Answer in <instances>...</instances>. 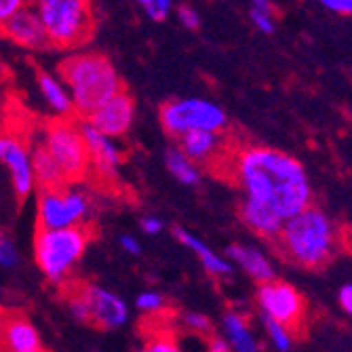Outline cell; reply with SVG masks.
Returning a JSON list of instances; mask_svg holds the SVG:
<instances>
[{
  "label": "cell",
  "mask_w": 352,
  "mask_h": 352,
  "mask_svg": "<svg viewBox=\"0 0 352 352\" xmlns=\"http://www.w3.org/2000/svg\"><path fill=\"white\" fill-rule=\"evenodd\" d=\"M251 19H253L255 25H258V30L264 32V34H272V32H274V19H272L270 11L253 7L251 9Z\"/></svg>",
  "instance_id": "26"
},
{
  "label": "cell",
  "mask_w": 352,
  "mask_h": 352,
  "mask_svg": "<svg viewBox=\"0 0 352 352\" xmlns=\"http://www.w3.org/2000/svg\"><path fill=\"white\" fill-rule=\"evenodd\" d=\"M171 340L167 338H158V340H152V344H146V350L150 352H177L179 346L177 344H169Z\"/></svg>",
  "instance_id": "32"
},
{
  "label": "cell",
  "mask_w": 352,
  "mask_h": 352,
  "mask_svg": "<svg viewBox=\"0 0 352 352\" xmlns=\"http://www.w3.org/2000/svg\"><path fill=\"white\" fill-rule=\"evenodd\" d=\"M70 312H72V316L76 318V321H80V323H91V310H89V304H87V300L80 296V292L70 300Z\"/></svg>",
  "instance_id": "27"
},
{
  "label": "cell",
  "mask_w": 352,
  "mask_h": 352,
  "mask_svg": "<svg viewBox=\"0 0 352 352\" xmlns=\"http://www.w3.org/2000/svg\"><path fill=\"white\" fill-rule=\"evenodd\" d=\"M135 306L142 312H158V310H163V306H165V298L161 294H156V292H144L142 296H138Z\"/></svg>",
  "instance_id": "24"
},
{
  "label": "cell",
  "mask_w": 352,
  "mask_h": 352,
  "mask_svg": "<svg viewBox=\"0 0 352 352\" xmlns=\"http://www.w3.org/2000/svg\"><path fill=\"white\" fill-rule=\"evenodd\" d=\"M144 9L150 15V19L165 21L169 17V13H171V0H150Z\"/></svg>",
  "instance_id": "25"
},
{
  "label": "cell",
  "mask_w": 352,
  "mask_h": 352,
  "mask_svg": "<svg viewBox=\"0 0 352 352\" xmlns=\"http://www.w3.org/2000/svg\"><path fill=\"white\" fill-rule=\"evenodd\" d=\"M321 3L340 15H352V0H321Z\"/></svg>",
  "instance_id": "31"
},
{
  "label": "cell",
  "mask_w": 352,
  "mask_h": 352,
  "mask_svg": "<svg viewBox=\"0 0 352 352\" xmlns=\"http://www.w3.org/2000/svg\"><path fill=\"white\" fill-rule=\"evenodd\" d=\"M34 9L55 49H72L89 41L93 32L89 0H34Z\"/></svg>",
  "instance_id": "5"
},
{
  "label": "cell",
  "mask_w": 352,
  "mask_h": 352,
  "mask_svg": "<svg viewBox=\"0 0 352 352\" xmlns=\"http://www.w3.org/2000/svg\"><path fill=\"white\" fill-rule=\"evenodd\" d=\"M32 163H34V177L36 186L41 190H51V188H61L68 184V177L63 173L61 165L57 163V158L51 154L47 144L38 146L32 152Z\"/></svg>",
  "instance_id": "18"
},
{
  "label": "cell",
  "mask_w": 352,
  "mask_h": 352,
  "mask_svg": "<svg viewBox=\"0 0 352 352\" xmlns=\"http://www.w3.org/2000/svg\"><path fill=\"white\" fill-rule=\"evenodd\" d=\"M0 264H3V268H13L17 264V249L7 236L0 241Z\"/></svg>",
  "instance_id": "29"
},
{
  "label": "cell",
  "mask_w": 352,
  "mask_h": 352,
  "mask_svg": "<svg viewBox=\"0 0 352 352\" xmlns=\"http://www.w3.org/2000/svg\"><path fill=\"white\" fill-rule=\"evenodd\" d=\"M258 306L266 316L289 327L294 336H300L304 327L306 304L296 287L274 278L268 283H260Z\"/></svg>",
  "instance_id": "8"
},
{
  "label": "cell",
  "mask_w": 352,
  "mask_h": 352,
  "mask_svg": "<svg viewBox=\"0 0 352 352\" xmlns=\"http://www.w3.org/2000/svg\"><path fill=\"white\" fill-rule=\"evenodd\" d=\"M135 116V106L129 93H116L112 100H108L102 108L95 110L87 120L95 126V129L104 131L106 135L118 138L129 131V126Z\"/></svg>",
  "instance_id": "13"
},
{
  "label": "cell",
  "mask_w": 352,
  "mask_h": 352,
  "mask_svg": "<svg viewBox=\"0 0 352 352\" xmlns=\"http://www.w3.org/2000/svg\"><path fill=\"white\" fill-rule=\"evenodd\" d=\"M234 177L245 192L241 217L264 239H276L285 221L310 207L312 190L304 167L289 154L249 146L234 154Z\"/></svg>",
  "instance_id": "1"
},
{
  "label": "cell",
  "mask_w": 352,
  "mask_h": 352,
  "mask_svg": "<svg viewBox=\"0 0 352 352\" xmlns=\"http://www.w3.org/2000/svg\"><path fill=\"white\" fill-rule=\"evenodd\" d=\"M23 5H25V0H0V19H7Z\"/></svg>",
  "instance_id": "34"
},
{
  "label": "cell",
  "mask_w": 352,
  "mask_h": 352,
  "mask_svg": "<svg viewBox=\"0 0 352 352\" xmlns=\"http://www.w3.org/2000/svg\"><path fill=\"white\" fill-rule=\"evenodd\" d=\"M167 169L177 182H182L186 186H197L201 182V171H199L197 163L179 148L167 152Z\"/></svg>",
  "instance_id": "22"
},
{
  "label": "cell",
  "mask_w": 352,
  "mask_h": 352,
  "mask_svg": "<svg viewBox=\"0 0 352 352\" xmlns=\"http://www.w3.org/2000/svg\"><path fill=\"white\" fill-rule=\"evenodd\" d=\"M264 325H266L268 338H270V342L274 344L276 350H289V348H292L294 333H292L289 327H285L283 323L274 321V318H270V316H266V314H264Z\"/></svg>",
  "instance_id": "23"
},
{
  "label": "cell",
  "mask_w": 352,
  "mask_h": 352,
  "mask_svg": "<svg viewBox=\"0 0 352 352\" xmlns=\"http://www.w3.org/2000/svg\"><path fill=\"white\" fill-rule=\"evenodd\" d=\"M91 241V230L85 226L70 228H38L36 232V264L43 274L61 283L82 258L87 243Z\"/></svg>",
  "instance_id": "4"
},
{
  "label": "cell",
  "mask_w": 352,
  "mask_h": 352,
  "mask_svg": "<svg viewBox=\"0 0 352 352\" xmlns=\"http://www.w3.org/2000/svg\"><path fill=\"white\" fill-rule=\"evenodd\" d=\"M209 350H213V352H228V350H232V344H230L228 340L213 338V340L209 342Z\"/></svg>",
  "instance_id": "37"
},
{
  "label": "cell",
  "mask_w": 352,
  "mask_h": 352,
  "mask_svg": "<svg viewBox=\"0 0 352 352\" xmlns=\"http://www.w3.org/2000/svg\"><path fill=\"white\" fill-rule=\"evenodd\" d=\"M0 158L9 169L11 175V186L13 192L19 201H23L25 197H30L32 188L36 184L34 177V163H32V154L28 144L19 138V135H3L0 140Z\"/></svg>",
  "instance_id": "10"
},
{
  "label": "cell",
  "mask_w": 352,
  "mask_h": 352,
  "mask_svg": "<svg viewBox=\"0 0 352 352\" xmlns=\"http://www.w3.org/2000/svg\"><path fill=\"white\" fill-rule=\"evenodd\" d=\"M80 296L89 304L91 323L95 327H100V329H116V327H122L126 323V318H129L126 304L118 296L102 289V287L87 285V287H82Z\"/></svg>",
  "instance_id": "12"
},
{
  "label": "cell",
  "mask_w": 352,
  "mask_h": 352,
  "mask_svg": "<svg viewBox=\"0 0 352 352\" xmlns=\"http://www.w3.org/2000/svg\"><path fill=\"white\" fill-rule=\"evenodd\" d=\"M47 148L57 158L68 182H80L91 165V150L87 146V140L82 135V129L70 120H57L47 126Z\"/></svg>",
  "instance_id": "7"
},
{
  "label": "cell",
  "mask_w": 352,
  "mask_h": 352,
  "mask_svg": "<svg viewBox=\"0 0 352 352\" xmlns=\"http://www.w3.org/2000/svg\"><path fill=\"white\" fill-rule=\"evenodd\" d=\"M179 150L186 152L195 163L211 165L215 158L223 154L221 148V131H188L177 138Z\"/></svg>",
  "instance_id": "16"
},
{
  "label": "cell",
  "mask_w": 352,
  "mask_h": 352,
  "mask_svg": "<svg viewBox=\"0 0 352 352\" xmlns=\"http://www.w3.org/2000/svg\"><path fill=\"white\" fill-rule=\"evenodd\" d=\"M80 129H82V135H85L87 146L91 150L93 165L98 167L104 175L114 177L116 169H118V165L122 161V152L112 142V135H106L104 131L95 129V126L89 120L80 124Z\"/></svg>",
  "instance_id": "14"
},
{
  "label": "cell",
  "mask_w": 352,
  "mask_h": 352,
  "mask_svg": "<svg viewBox=\"0 0 352 352\" xmlns=\"http://www.w3.org/2000/svg\"><path fill=\"white\" fill-rule=\"evenodd\" d=\"M3 348L13 352H38L43 344L30 318L19 312H9L3 321Z\"/></svg>",
  "instance_id": "15"
},
{
  "label": "cell",
  "mask_w": 352,
  "mask_h": 352,
  "mask_svg": "<svg viewBox=\"0 0 352 352\" xmlns=\"http://www.w3.org/2000/svg\"><path fill=\"white\" fill-rule=\"evenodd\" d=\"M120 245H122V249L126 253H131V255H140L142 253V247H140V243L133 236H122L120 239Z\"/></svg>",
  "instance_id": "36"
},
{
  "label": "cell",
  "mask_w": 352,
  "mask_h": 352,
  "mask_svg": "<svg viewBox=\"0 0 352 352\" xmlns=\"http://www.w3.org/2000/svg\"><path fill=\"white\" fill-rule=\"evenodd\" d=\"M3 34L25 49H47L53 47L49 32L34 7H21L7 19H3Z\"/></svg>",
  "instance_id": "11"
},
{
  "label": "cell",
  "mask_w": 352,
  "mask_h": 352,
  "mask_svg": "<svg viewBox=\"0 0 352 352\" xmlns=\"http://www.w3.org/2000/svg\"><path fill=\"white\" fill-rule=\"evenodd\" d=\"M251 3H253V7H260V9L270 11V3H268V0H251Z\"/></svg>",
  "instance_id": "38"
},
{
  "label": "cell",
  "mask_w": 352,
  "mask_h": 352,
  "mask_svg": "<svg viewBox=\"0 0 352 352\" xmlns=\"http://www.w3.org/2000/svg\"><path fill=\"white\" fill-rule=\"evenodd\" d=\"M184 323H186V327H190L192 331H197V333H211V321L207 316H203V314H197V312H188L186 316H184Z\"/></svg>",
  "instance_id": "28"
},
{
  "label": "cell",
  "mask_w": 352,
  "mask_h": 352,
  "mask_svg": "<svg viewBox=\"0 0 352 352\" xmlns=\"http://www.w3.org/2000/svg\"><path fill=\"white\" fill-rule=\"evenodd\" d=\"M274 241L287 260L302 268L316 270L333 260L342 236L333 219L310 205L287 219Z\"/></svg>",
  "instance_id": "2"
},
{
  "label": "cell",
  "mask_w": 352,
  "mask_h": 352,
  "mask_svg": "<svg viewBox=\"0 0 352 352\" xmlns=\"http://www.w3.org/2000/svg\"><path fill=\"white\" fill-rule=\"evenodd\" d=\"M230 258L258 283H268L274 278V268L272 264L268 262V258L264 253H260L258 249L253 247H245V245H230L228 251H226Z\"/></svg>",
  "instance_id": "17"
},
{
  "label": "cell",
  "mask_w": 352,
  "mask_h": 352,
  "mask_svg": "<svg viewBox=\"0 0 352 352\" xmlns=\"http://www.w3.org/2000/svg\"><path fill=\"white\" fill-rule=\"evenodd\" d=\"M163 129L179 138L188 131H223L228 126V116L217 104L201 98L175 100L161 108Z\"/></svg>",
  "instance_id": "6"
},
{
  "label": "cell",
  "mask_w": 352,
  "mask_h": 352,
  "mask_svg": "<svg viewBox=\"0 0 352 352\" xmlns=\"http://www.w3.org/2000/svg\"><path fill=\"white\" fill-rule=\"evenodd\" d=\"M142 230L146 232V234H158L163 230V221L158 219V217H144L142 219Z\"/></svg>",
  "instance_id": "35"
},
{
  "label": "cell",
  "mask_w": 352,
  "mask_h": 352,
  "mask_svg": "<svg viewBox=\"0 0 352 352\" xmlns=\"http://www.w3.org/2000/svg\"><path fill=\"white\" fill-rule=\"evenodd\" d=\"M140 3H142V5H144V7H146V5H148V3H150V0H140Z\"/></svg>",
  "instance_id": "39"
},
{
  "label": "cell",
  "mask_w": 352,
  "mask_h": 352,
  "mask_svg": "<svg viewBox=\"0 0 352 352\" xmlns=\"http://www.w3.org/2000/svg\"><path fill=\"white\" fill-rule=\"evenodd\" d=\"M59 70L63 82L72 93L74 110L85 118L122 91L118 74L104 55H74L63 61Z\"/></svg>",
  "instance_id": "3"
},
{
  "label": "cell",
  "mask_w": 352,
  "mask_h": 352,
  "mask_svg": "<svg viewBox=\"0 0 352 352\" xmlns=\"http://www.w3.org/2000/svg\"><path fill=\"white\" fill-rule=\"evenodd\" d=\"M177 17H179V21L186 25V28H190V30H197L199 25H201V19H199V13L195 11V9H190V7H179L177 9Z\"/></svg>",
  "instance_id": "30"
},
{
  "label": "cell",
  "mask_w": 352,
  "mask_h": 352,
  "mask_svg": "<svg viewBox=\"0 0 352 352\" xmlns=\"http://www.w3.org/2000/svg\"><path fill=\"white\" fill-rule=\"evenodd\" d=\"M223 329H226L228 342L232 344L234 350H239V352H255L258 350L255 338L249 331L247 318L241 316L239 312H228L226 316H223Z\"/></svg>",
  "instance_id": "21"
},
{
  "label": "cell",
  "mask_w": 352,
  "mask_h": 352,
  "mask_svg": "<svg viewBox=\"0 0 352 352\" xmlns=\"http://www.w3.org/2000/svg\"><path fill=\"white\" fill-rule=\"evenodd\" d=\"M175 236H177V241H182L192 253L197 255V258L201 260V264L205 266V270L209 272V274H213V276H228L230 272H232V268H230V264L223 260V258H219L217 253H213L205 243H201L195 234H190V232H186V230H182V228H175Z\"/></svg>",
  "instance_id": "19"
},
{
  "label": "cell",
  "mask_w": 352,
  "mask_h": 352,
  "mask_svg": "<svg viewBox=\"0 0 352 352\" xmlns=\"http://www.w3.org/2000/svg\"><path fill=\"white\" fill-rule=\"evenodd\" d=\"M38 87L43 91V98L47 100V104L55 112H59V114H70L74 110V102H72L70 89H66L61 82H57L53 76L41 72L38 74Z\"/></svg>",
  "instance_id": "20"
},
{
  "label": "cell",
  "mask_w": 352,
  "mask_h": 352,
  "mask_svg": "<svg viewBox=\"0 0 352 352\" xmlns=\"http://www.w3.org/2000/svg\"><path fill=\"white\" fill-rule=\"evenodd\" d=\"M89 213V201L85 195L66 188L43 190L38 199V228H70Z\"/></svg>",
  "instance_id": "9"
},
{
  "label": "cell",
  "mask_w": 352,
  "mask_h": 352,
  "mask_svg": "<svg viewBox=\"0 0 352 352\" xmlns=\"http://www.w3.org/2000/svg\"><path fill=\"white\" fill-rule=\"evenodd\" d=\"M340 306L352 318V283L344 285L342 289H340Z\"/></svg>",
  "instance_id": "33"
}]
</instances>
